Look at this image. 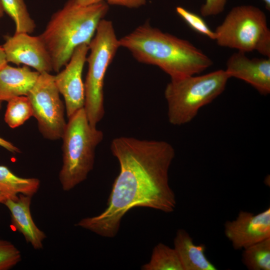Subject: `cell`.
<instances>
[{
	"label": "cell",
	"instance_id": "cell-2",
	"mask_svg": "<svg viewBox=\"0 0 270 270\" xmlns=\"http://www.w3.org/2000/svg\"><path fill=\"white\" fill-rule=\"evenodd\" d=\"M138 62L156 66L170 79L199 74L212 64L210 58L189 41L145 22L120 39Z\"/></svg>",
	"mask_w": 270,
	"mask_h": 270
},
{
	"label": "cell",
	"instance_id": "cell-16",
	"mask_svg": "<svg viewBox=\"0 0 270 270\" xmlns=\"http://www.w3.org/2000/svg\"><path fill=\"white\" fill-rule=\"evenodd\" d=\"M40 186L39 179L20 178L7 166L0 165V188L6 199L16 200L20 194L32 197Z\"/></svg>",
	"mask_w": 270,
	"mask_h": 270
},
{
	"label": "cell",
	"instance_id": "cell-15",
	"mask_svg": "<svg viewBox=\"0 0 270 270\" xmlns=\"http://www.w3.org/2000/svg\"><path fill=\"white\" fill-rule=\"evenodd\" d=\"M176 250L183 270H216L215 266L207 258L204 244H196L186 230L178 229L174 240Z\"/></svg>",
	"mask_w": 270,
	"mask_h": 270
},
{
	"label": "cell",
	"instance_id": "cell-30",
	"mask_svg": "<svg viewBox=\"0 0 270 270\" xmlns=\"http://www.w3.org/2000/svg\"><path fill=\"white\" fill-rule=\"evenodd\" d=\"M4 14V10L2 6V3L0 0V18L3 16Z\"/></svg>",
	"mask_w": 270,
	"mask_h": 270
},
{
	"label": "cell",
	"instance_id": "cell-18",
	"mask_svg": "<svg viewBox=\"0 0 270 270\" xmlns=\"http://www.w3.org/2000/svg\"><path fill=\"white\" fill-rule=\"evenodd\" d=\"M243 264L250 270H270V238L244 248Z\"/></svg>",
	"mask_w": 270,
	"mask_h": 270
},
{
	"label": "cell",
	"instance_id": "cell-21",
	"mask_svg": "<svg viewBox=\"0 0 270 270\" xmlns=\"http://www.w3.org/2000/svg\"><path fill=\"white\" fill-rule=\"evenodd\" d=\"M176 10L178 15L192 30L214 40V32L209 28L204 20L199 15L180 6H177Z\"/></svg>",
	"mask_w": 270,
	"mask_h": 270
},
{
	"label": "cell",
	"instance_id": "cell-4",
	"mask_svg": "<svg viewBox=\"0 0 270 270\" xmlns=\"http://www.w3.org/2000/svg\"><path fill=\"white\" fill-rule=\"evenodd\" d=\"M68 118L62 140V164L59 180L64 191H69L85 180L93 169L97 146L103 132L89 122L84 108Z\"/></svg>",
	"mask_w": 270,
	"mask_h": 270
},
{
	"label": "cell",
	"instance_id": "cell-9",
	"mask_svg": "<svg viewBox=\"0 0 270 270\" xmlns=\"http://www.w3.org/2000/svg\"><path fill=\"white\" fill-rule=\"evenodd\" d=\"M88 51V44L79 46L65 68L54 76L56 87L64 98L68 118L84 107L85 92L82 74Z\"/></svg>",
	"mask_w": 270,
	"mask_h": 270
},
{
	"label": "cell",
	"instance_id": "cell-20",
	"mask_svg": "<svg viewBox=\"0 0 270 270\" xmlns=\"http://www.w3.org/2000/svg\"><path fill=\"white\" fill-rule=\"evenodd\" d=\"M7 102L4 120L10 128L18 127L32 116V106L27 96H16Z\"/></svg>",
	"mask_w": 270,
	"mask_h": 270
},
{
	"label": "cell",
	"instance_id": "cell-13",
	"mask_svg": "<svg viewBox=\"0 0 270 270\" xmlns=\"http://www.w3.org/2000/svg\"><path fill=\"white\" fill-rule=\"evenodd\" d=\"M31 200L32 196L20 194L16 200L6 199L4 204L10 212L12 224L14 229L23 235L26 242L34 249L40 250L46 236L32 218Z\"/></svg>",
	"mask_w": 270,
	"mask_h": 270
},
{
	"label": "cell",
	"instance_id": "cell-8",
	"mask_svg": "<svg viewBox=\"0 0 270 270\" xmlns=\"http://www.w3.org/2000/svg\"><path fill=\"white\" fill-rule=\"evenodd\" d=\"M54 76L50 72L40 73L28 95L38 128L47 140L62 139L66 123L65 106L54 82Z\"/></svg>",
	"mask_w": 270,
	"mask_h": 270
},
{
	"label": "cell",
	"instance_id": "cell-3",
	"mask_svg": "<svg viewBox=\"0 0 270 270\" xmlns=\"http://www.w3.org/2000/svg\"><path fill=\"white\" fill-rule=\"evenodd\" d=\"M108 10L105 1L81 6L76 0H68L52 15L39 36L50 56L53 71L59 72L79 46L90 44Z\"/></svg>",
	"mask_w": 270,
	"mask_h": 270
},
{
	"label": "cell",
	"instance_id": "cell-29",
	"mask_svg": "<svg viewBox=\"0 0 270 270\" xmlns=\"http://www.w3.org/2000/svg\"><path fill=\"white\" fill-rule=\"evenodd\" d=\"M265 4V7L267 10H270V0H262Z\"/></svg>",
	"mask_w": 270,
	"mask_h": 270
},
{
	"label": "cell",
	"instance_id": "cell-17",
	"mask_svg": "<svg viewBox=\"0 0 270 270\" xmlns=\"http://www.w3.org/2000/svg\"><path fill=\"white\" fill-rule=\"evenodd\" d=\"M142 270H183L174 248L160 242L154 248L150 261L141 266Z\"/></svg>",
	"mask_w": 270,
	"mask_h": 270
},
{
	"label": "cell",
	"instance_id": "cell-25",
	"mask_svg": "<svg viewBox=\"0 0 270 270\" xmlns=\"http://www.w3.org/2000/svg\"><path fill=\"white\" fill-rule=\"evenodd\" d=\"M2 101L0 100V109L2 106ZM0 146L12 153H18L20 152L18 148L14 146L10 142L1 137H0Z\"/></svg>",
	"mask_w": 270,
	"mask_h": 270
},
{
	"label": "cell",
	"instance_id": "cell-10",
	"mask_svg": "<svg viewBox=\"0 0 270 270\" xmlns=\"http://www.w3.org/2000/svg\"><path fill=\"white\" fill-rule=\"evenodd\" d=\"M2 47L8 62L18 66L23 64L39 73L53 70L50 56L39 36L14 33L12 36H6Z\"/></svg>",
	"mask_w": 270,
	"mask_h": 270
},
{
	"label": "cell",
	"instance_id": "cell-6",
	"mask_svg": "<svg viewBox=\"0 0 270 270\" xmlns=\"http://www.w3.org/2000/svg\"><path fill=\"white\" fill-rule=\"evenodd\" d=\"M86 58L88 70L84 85V109L90 124L93 126L104 114V85L107 70L120 47L112 22L102 19L88 44Z\"/></svg>",
	"mask_w": 270,
	"mask_h": 270
},
{
	"label": "cell",
	"instance_id": "cell-28",
	"mask_svg": "<svg viewBox=\"0 0 270 270\" xmlns=\"http://www.w3.org/2000/svg\"><path fill=\"white\" fill-rule=\"evenodd\" d=\"M6 200V197L0 188V203L4 204Z\"/></svg>",
	"mask_w": 270,
	"mask_h": 270
},
{
	"label": "cell",
	"instance_id": "cell-24",
	"mask_svg": "<svg viewBox=\"0 0 270 270\" xmlns=\"http://www.w3.org/2000/svg\"><path fill=\"white\" fill-rule=\"evenodd\" d=\"M108 4L128 8H138L144 5L146 0H104Z\"/></svg>",
	"mask_w": 270,
	"mask_h": 270
},
{
	"label": "cell",
	"instance_id": "cell-23",
	"mask_svg": "<svg viewBox=\"0 0 270 270\" xmlns=\"http://www.w3.org/2000/svg\"><path fill=\"white\" fill-rule=\"evenodd\" d=\"M227 0H206L200 8L203 16H214L221 13L224 9Z\"/></svg>",
	"mask_w": 270,
	"mask_h": 270
},
{
	"label": "cell",
	"instance_id": "cell-22",
	"mask_svg": "<svg viewBox=\"0 0 270 270\" xmlns=\"http://www.w3.org/2000/svg\"><path fill=\"white\" fill-rule=\"evenodd\" d=\"M22 260L18 249L11 242L0 238V270H8Z\"/></svg>",
	"mask_w": 270,
	"mask_h": 270
},
{
	"label": "cell",
	"instance_id": "cell-1",
	"mask_svg": "<svg viewBox=\"0 0 270 270\" xmlns=\"http://www.w3.org/2000/svg\"><path fill=\"white\" fill-rule=\"evenodd\" d=\"M110 148L118 161L120 172L107 206L100 214L82 218L75 224L108 238L116 235L122 218L132 208L146 207L170 213L176 204L169 184L168 171L175 156L170 144L120 136L112 141Z\"/></svg>",
	"mask_w": 270,
	"mask_h": 270
},
{
	"label": "cell",
	"instance_id": "cell-27",
	"mask_svg": "<svg viewBox=\"0 0 270 270\" xmlns=\"http://www.w3.org/2000/svg\"><path fill=\"white\" fill-rule=\"evenodd\" d=\"M77 3L81 6H88L104 1V0H76Z\"/></svg>",
	"mask_w": 270,
	"mask_h": 270
},
{
	"label": "cell",
	"instance_id": "cell-5",
	"mask_svg": "<svg viewBox=\"0 0 270 270\" xmlns=\"http://www.w3.org/2000/svg\"><path fill=\"white\" fill-rule=\"evenodd\" d=\"M229 78L225 70H218L170 79L164 93L170 123L182 126L190 122L202 108L222 93Z\"/></svg>",
	"mask_w": 270,
	"mask_h": 270
},
{
	"label": "cell",
	"instance_id": "cell-7",
	"mask_svg": "<svg viewBox=\"0 0 270 270\" xmlns=\"http://www.w3.org/2000/svg\"><path fill=\"white\" fill-rule=\"evenodd\" d=\"M216 44L270 58V30L264 13L251 5L233 8L214 31Z\"/></svg>",
	"mask_w": 270,
	"mask_h": 270
},
{
	"label": "cell",
	"instance_id": "cell-11",
	"mask_svg": "<svg viewBox=\"0 0 270 270\" xmlns=\"http://www.w3.org/2000/svg\"><path fill=\"white\" fill-rule=\"evenodd\" d=\"M226 236L234 250L244 249L270 238V208L256 214L240 210L236 218L224 224Z\"/></svg>",
	"mask_w": 270,
	"mask_h": 270
},
{
	"label": "cell",
	"instance_id": "cell-19",
	"mask_svg": "<svg viewBox=\"0 0 270 270\" xmlns=\"http://www.w3.org/2000/svg\"><path fill=\"white\" fill-rule=\"evenodd\" d=\"M4 12L12 18L16 26L15 33L31 34L36 28L24 0H0Z\"/></svg>",
	"mask_w": 270,
	"mask_h": 270
},
{
	"label": "cell",
	"instance_id": "cell-12",
	"mask_svg": "<svg viewBox=\"0 0 270 270\" xmlns=\"http://www.w3.org/2000/svg\"><path fill=\"white\" fill-rule=\"evenodd\" d=\"M225 70L230 78L246 82L261 95L270 93V58H250L238 51L228 58Z\"/></svg>",
	"mask_w": 270,
	"mask_h": 270
},
{
	"label": "cell",
	"instance_id": "cell-26",
	"mask_svg": "<svg viewBox=\"0 0 270 270\" xmlns=\"http://www.w3.org/2000/svg\"><path fill=\"white\" fill-rule=\"evenodd\" d=\"M6 55L2 46H0V70L8 64Z\"/></svg>",
	"mask_w": 270,
	"mask_h": 270
},
{
	"label": "cell",
	"instance_id": "cell-14",
	"mask_svg": "<svg viewBox=\"0 0 270 270\" xmlns=\"http://www.w3.org/2000/svg\"><path fill=\"white\" fill-rule=\"evenodd\" d=\"M40 73L29 66L12 67L7 64L0 70V100L26 96L35 84Z\"/></svg>",
	"mask_w": 270,
	"mask_h": 270
}]
</instances>
